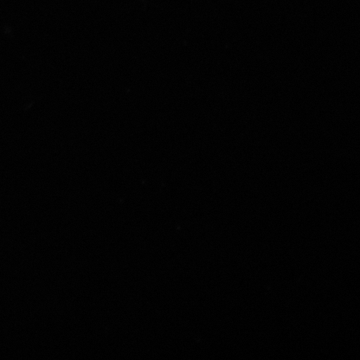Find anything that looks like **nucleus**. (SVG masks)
Masks as SVG:
<instances>
[]
</instances>
